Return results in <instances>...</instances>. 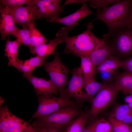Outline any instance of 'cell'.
<instances>
[{
  "label": "cell",
  "mask_w": 132,
  "mask_h": 132,
  "mask_svg": "<svg viewBox=\"0 0 132 132\" xmlns=\"http://www.w3.org/2000/svg\"><path fill=\"white\" fill-rule=\"evenodd\" d=\"M22 29L18 28L13 36L20 44H22L29 48L30 51L33 48L32 47L29 35V27L27 26H22Z\"/></svg>",
  "instance_id": "cell-25"
},
{
  "label": "cell",
  "mask_w": 132,
  "mask_h": 132,
  "mask_svg": "<svg viewBox=\"0 0 132 132\" xmlns=\"http://www.w3.org/2000/svg\"><path fill=\"white\" fill-rule=\"evenodd\" d=\"M81 65L80 67L83 77L86 78L95 77L96 73L95 66L88 56L80 57Z\"/></svg>",
  "instance_id": "cell-23"
},
{
  "label": "cell",
  "mask_w": 132,
  "mask_h": 132,
  "mask_svg": "<svg viewBox=\"0 0 132 132\" xmlns=\"http://www.w3.org/2000/svg\"><path fill=\"white\" fill-rule=\"evenodd\" d=\"M32 125L35 132H62V131L56 128L39 126L34 121Z\"/></svg>",
  "instance_id": "cell-32"
},
{
  "label": "cell",
  "mask_w": 132,
  "mask_h": 132,
  "mask_svg": "<svg viewBox=\"0 0 132 132\" xmlns=\"http://www.w3.org/2000/svg\"><path fill=\"white\" fill-rule=\"evenodd\" d=\"M72 73V76L67 87L59 95H64L70 98H74L79 104L87 101L85 92L82 90L83 88V79L80 67L74 68Z\"/></svg>",
  "instance_id": "cell-8"
},
{
  "label": "cell",
  "mask_w": 132,
  "mask_h": 132,
  "mask_svg": "<svg viewBox=\"0 0 132 132\" xmlns=\"http://www.w3.org/2000/svg\"><path fill=\"white\" fill-rule=\"evenodd\" d=\"M124 101L125 103H128L127 104L132 109V94L125 97Z\"/></svg>",
  "instance_id": "cell-37"
},
{
  "label": "cell",
  "mask_w": 132,
  "mask_h": 132,
  "mask_svg": "<svg viewBox=\"0 0 132 132\" xmlns=\"http://www.w3.org/2000/svg\"><path fill=\"white\" fill-rule=\"evenodd\" d=\"M96 121H93L84 128L82 132H94V129Z\"/></svg>",
  "instance_id": "cell-36"
},
{
  "label": "cell",
  "mask_w": 132,
  "mask_h": 132,
  "mask_svg": "<svg viewBox=\"0 0 132 132\" xmlns=\"http://www.w3.org/2000/svg\"><path fill=\"white\" fill-rule=\"evenodd\" d=\"M23 76L28 79L34 88L38 96L53 94L57 95L58 91L50 80L35 77L31 74H23Z\"/></svg>",
  "instance_id": "cell-14"
},
{
  "label": "cell",
  "mask_w": 132,
  "mask_h": 132,
  "mask_svg": "<svg viewBox=\"0 0 132 132\" xmlns=\"http://www.w3.org/2000/svg\"><path fill=\"white\" fill-rule=\"evenodd\" d=\"M122 61L116 57L111 56L97 66L96 73H114L118 68L122 67Z\"/></svg>",
  "instance_id": "cell-20"
},
{
  "label": "cell",
  "mask_w": 132,
  "mask_h": 132,
  "mask_svg": "<svg viewBox=\"0 0 132 132\" xmlns=\"http://www.w3.org/2000/svg\"><path fill=\"white\" fill-rule=\"evenodd\" d=\"M92 12L89 8L86 3H82L81 7L73 13L62 18L53 19L48 22L64 25L69 32L78 25V21L81 19L90 15Z\"/></svg>",
  "instance_id": "cell-13"
},
{
  "label": "cell",
  "mask_w": 132,
  "mask_h": 132,
  "mask_svg": "<svg viewBox=\"0 0 132 132\" xmlns=\"http://www.w3.org/2000/svg\"><path fill=\"white\" fill-rule=\"evenodd\" d=\"M35 25V24H32L29 26L30 39L31 46L33 48L45 44L48 42Z\"/></svg>",
  "instance_id": "cell-24"
},
{
  "label": "cell",
  "mask_w": 132,
  "mask_h": 132,
  "mask_svg": "<svg viewBox=\"0 0 132 132\" xmlns=\"http://www.w3.org/2000/svg\"><path fill=\"white\" fill-rule=\"evenodd\" d=\"M23 60H19L16 67L19 72H22L25 74H31L34 69L30 66L24 64Z\"/></svg>",
  "instance_id": "cell-33"
},
{
  "label": "cell",
  "mask_w": 132,
  "mask_h": 132,
  "mask_svg": "<svg viewBox=\"0 0 132 132\" xmlns=\"http://www.w3.org/2000/svg\"><path fill=\"white\" fill-rule=\"evenodd\" d=\"M92 23L87 25L86 30L77 35L69 37L67 34L64 38L66 47L64 52L79 57L88 56L92 52L102 46L105 42V39H99L93 33Z\"/></svg>",
  "instance_id": "cell-1"
},
{
  "label": "cell",
  "mask_w": 132,
  "mask_h": 132,
  "mask_svg": "<svg viewBox=\"0 0 132 132\" xmlns=\"http://www.w3.org/2000/svg\"><path fill=\"white\" fill-rule=\"evenodd\" d=\"M83 88L85 91L87 100L91 103L96 95L107 84L98 82L95 80V77H83Z\"/></svg>",
  "instance_id": "cell-18"
},
{
  "label": "cell",
  "mask_w": 132,
  "mask_h": 132,
  "mask_svg": "<svg viewBox=\"0 0 132 132\" xmlns=\"http://www.w3.org/2000/svg\"><path fill=\"white\" fill-rule=\"evenodd\" d=\"M113 132H129L132 131V127L128 124L109 116L108 121Z\"/></svg>",
  "instance_id": "cell-26"
},
{
  "label": "cell",
  "mask_w": 132,
  "mask_h": 132,
  "mask_svg": "<svg viewBox=\"0 0 132 132\" xmlns=\"http://www.w3.org/2000/svg\"><path fill=\"white\" fill-rule=\"evenodd\" d=\"M107 39L112 48L114 56L120 59L132 55V27L118 29Z\"/></svg>",
  "instance_id": "cell-4"
},
{
  "label": "cell",
  "mask_w": 132,
  "mask_h": 132,
  "mask_svg": "<svg viewBox=\"0 0 132 132\" xmlns=\"http://www.w3.org/2000/svg\"><path fill=\"white\" fill-rule=\"evenodd\" d=\"M6 43L4 50L5 55L9 60L8 66L15 67L19 60L18 57V50L20 44L16 40L11 41L9 36Z\"/></svg>",
  "instance_id": "cell-19"
},
{
  "label": "cell",
  "mask_w": 132,
  "mask_h": 132,
  "mask_svg": "<svg viewBox=\"0 0 132 132\" xmlns=\"http://www.w3.org/2000/svg\"><path fill=\"white\" fill-rule=\"evenodd\" d=\"M110 116L127 124L132 123V109L127 104L117 106Z\"/></svg>",
  "instance_id": "cell-21"
},
{
  "label": "cell",
  "mask_w": 132,
  "mask_h": 132,
  "mask_svg": "<svg viewBox=\"0 0 132 132\" xmlns=\"http://www.w3.org/2000/svg\"><path fill=\"white\" fill-rule=\"evenodd\" d=\"M15 23L22 26L35 24L34 21L38 18L37 8L33 1L26 6L10 7Z\"/></svg>",
  "instance_id": "cell-10"
},
{
  "label": "cell",
  "mask_w": 132,
  "mask_h": 132,
  "mask_svg": "<svg viewBox=\"0 0 132 132\" xmlns=\"http://www.w3.org/2000/svg\"><path fill=\"white\" fill-rule=\"evenodd\" d=\"M122 61V68L125 71L132 73V56L126 58Z\"/></svg>",
  "instance_id": "cell-34"
},
{
  "label": "cell",
  "mask_w": 132,
  "mask_h": 132,
  "mask_svg": "<svg viewBox=\"0 0 132 132\" xmlns=\"http://www.w3.org/2000/svg\"><path fill=\"white\" fill-rule=\"evenodd\" d=\"M39 104L38 109L31 120L34 118L39 119L50 115L63 107L76 105L70 98L63 95L59 97L52 94L38 96Z\"/></svg>",
  "instance_id": "cell-5"
},
{
  "label": "cell",
  "mask_w": 132,
  "mask_h": 132,
  "mask_svg": "<svg viewBox=\"0 0 132 132\" xmlns=\"http://www.w3.org/2000/svg\"><path fill=\"white\" fill-rule=\"evenodd\" d=\"M119 0H88L90 2V6L97 9V14L108 7L110 4H113Z\"/></svg>",
  "instance_id": "cell-28"
},
{
  "label": "cell",
  "mask_w": 132,
  "mask_h": 132,
  "mask_svg": "<svg viewBox=\"0 0 132 132\" xmlns=\"http://www.w3.org/2000/svg\"><path fill=\"white\" fill-rule=\"evenodd\" d=\"M45 60L43 58L36 55L28 59L23 61V63L24 64L28 65L35 69L37 67L43 66Z\"/></svg>",
  "instance_id": "cell-31"
},
{
  "label": "cell",
  "mask_w": 132,
  "mask_h": 132,
  "mask_svg": "<svg viewBox=\"0 0 132 132\" xmlns=\"http://www.w3.org/2000/svg\"><path fill=\"white\" fill-rule=\"evenodd\" d=\"M61 0H33L37 8L38 19L44 18L48 22L52 19L60 17L64 11L60 7Z\"/></svg>",
  "instance_id": "cell-9"
},
{
  "label": "cell",
  "mask_w": 132,
  "mask_h": 132,
  "mask_svg": "<svg viewBox=\"0 0 132 132\" xmlns=\"http://www.w3.org/2000/svg\"><path fill=\"white\" fill-rule=\"evenodd\" d=\"M81 112L76 105H69L34 122L40 126L56 128L63 131Z\"/></svg>",
  "instance_id": "cell-3"
},
{
  "label": "cell",
  "mask_w": 132,
  "mask_h": 132,
  "mask_svg": "<svg viewBox=\"0 0 132 132\" xmlns=\"http://www.w3.org/2000/svg\"><path fill=\"white\" fill-rule=\"evenodd\" d=\"M132 3V0H119L96 14V18L90 22L101 20L109 29L108 33L103 35V39H108L112 33L122 27L128 15Z\"/></svg>",
  "instance_id": "cell-2"
},
{
  "label": "cell",
  "mask_w": 132,
  "mask_h": 132,
  "mask_svg": "<svg viewBox=\"0 0 132 132\" xmlns=\"http://www.w3.org/2000/svg\"><path fill=\"white\" fill-rule=\"evenodd\" d=\"M120 90L114 81L106 84L95 96L88 113L90 119L95 118L102 110L110 105L115 100Z\"/></svg>",
  "instance_id": "cell-7"
},
{
  "label": "cell",
  "mask_w": 132,
  "mask_h": 132,
  "mask_svg": "<svg viewBox=\"0 0 132 132\" xmlns=\"http://www.w3.org/2000/svg\"><path fill=\"white\" fill-rule=\"evenodd\" d=\"M19 118L12 114L6 106L0 108V131L9 132Z\"/></svg>",
  "instance_id": "cell-17"
},
{
  "label": "cell",
  "mask_w": 132,
  "mask_h": 132,
  "mask_svg": "<svg viewBox=\"0 0 132 132\" xmlns=\"http://www.w3.org/2000/svg\"><path fill=\"white\" fill-rule=\"evenodd\" d=\"M94 132H113L108 121L104 119L96 121Z\"/></svg>",
  "instance_id": "cell-29"
},
{
  "label": "cell",
  "mask_w": 132,
  "mask_h": 132,
  "mask_svg": "<svg viewBox=\"0 0 132 132\" xmlns=\"http://www.w3.org/2000/svg\"><path fill=\"white\" fill-rule=\"evenodd\" d=\"M54 56L52 61L50 62L45 61L43 66L60 94L63 91L65 87L68 84L69 80L67 77L69 71L62 62L58 50L55 52Z\"/></svg>",
  "instance_id": "cell-6"
},
{
  "label": "cell",
  "mask_w": 132,
  "mask_h": 132,
  "mask_svg": "<svg viewBox=\"0 0 132 132\" xmlns=\"http://www.w3.org/2000/svg\"><path fill=\"white\" fill-rule=\"evenodd\" d=\"M68 32L65 27L60 28L56 33L55 38L49 41L47 44L33 48L31 52L45 60L50 55H53L54 56L57 46L58 44L64 43L65 37Z\"/></svg>",
  "instance_id": "cell-11"
},
{
  "label": "cell",
  "mask_w": 132,
  "mask_h": 132,
  "mask_svg": "<svg viewBox=\"0 0 132 132\" xmlns=\"http://www.w3.org/2000/svg\"><path fill=\"white\" fill-rule=\"evenodd\" d=\"M113 55V50L108 39L103 45L94 51L88 56L96 67L109 57Z\"/></svg>",
  "instance_id": "cell-15"
},
{
  "label": "cell",
  "mask_w": 132,
  "mask_h": 132,
  "mask_svg": "<svg viewBox=\"0 0 132 132\" xmlns=\"http://www.w3.org/2000/svg\"><path fill=\"white\" fill-rule=\"evenodd\" d=\"M132 27V3L128 15L121 27Z\"/></svg>",
  "instance_id": "cell-35"
},
{
  "label": "cell",
  "mask_w": 132,
  "mask_h": 132,
  "mask_svg": "<svg viewBox=\"0 0 132 132\" xmlns=\"http://www.w3.org/2000/svg\"><path fill=\"white\" fill-rule=\"evenodd\" d=\"M0 132H2V131H0Z\"/></svg>",
  "instance_id": "cell-38"
},
{
  "label": "cell",
  "mask_w": 132,
  "mask_h": 132,
  "mask_svg": "<svg viewBox=\"0 0 132 132\" xmlns=\"http://www.w3.org/2000/svg\"><path fill=\"white\" fill-rule=\"evenodd\" d=\"M0 12L1 39L6 40L7 36H13L18 28L15 25L12 12L10 7L0 4Z\"/></svg>",
  "instance_id": "cell-12"
},
{
  "label": "cell",
  "mask_w": 132,
  "mask_h": 132,
  "mask_svg": "<svg viewBox=\"0 0 132 132\" xmlns=\"http://www.w3.org/2000/svg\"><path fill=\"white\" fill-rule=\"evenodd\" d=\"M132 132V131H130V132Z\"/></svg>",
  "instance_id": "cell-39"
},
{
  "label": "cell",
  "mask_w": 132,
  "mask_h": 132,
  "mask_svg": "<svg viewBox=\"0 0 132 132\" xmlns=\"http://www.w3.org/2000/svg\"><path fill=\"white\" fill-rule=\"evenodd\" d=\"M32 0H0V4L10 7H15L27 5L32 2Z\"/></svg>",
  "instance_id": "cell-30"
},
{
  "label": "cell",
  "mask_w": 132,
  "mask_h": 132,
  "mask_svg": "<svg viewBox=\"0 0 132 132\" xmlns=\"http://www.w3.org/2000/svg\"><path fill=\"white\" fill-rule=\"evenodd\" d=\"M113 79L116 87L125 94H132V73L125 71L115 74Z\"/></svg>",
  "instance_id": "cell-16"
},
{
  "label": "cell",
  "mask_w": 132,
  "mask_h": 132,
  "mask_svg": "<svg viewBox=\"0 0 132 132\" xmlns=\"http://www.w3.org/2000/svg\"><path fill=\"white\" fill-rule=\"evenodd\" d=\"M9 132H35L32 125L19 118Z\"/></svg>",
  "instance_id": "cell-27"
},
{
  "label": "cell",
  "mask_w": 132,
  "mask_h": 132,
  "mask_svg": "<svg viewBox=\"0 0 132 132\" xmlns=\"http://www.w3.org/2000/svg\"><path fill=\"white\" fill-rule=\"evenodd\" d=\"M90 119L88 112H81L62 132H82Z\"/></svg>",
  "instance_id": "cell-22"
}]
</instances>
